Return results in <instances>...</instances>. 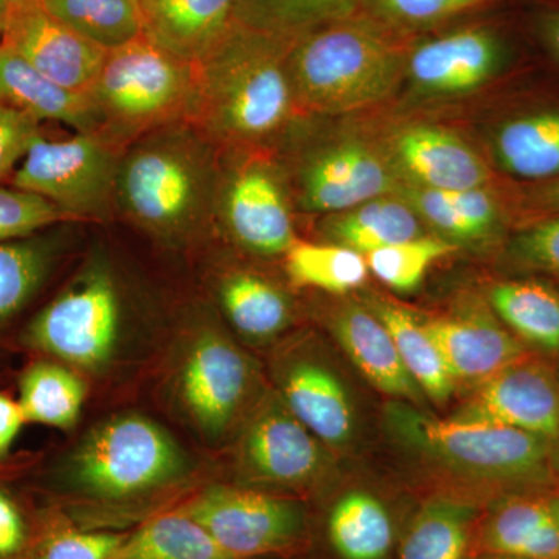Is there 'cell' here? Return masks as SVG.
Masks as SVG:
<instances>
[{"mask_svg":"<svg viewBox=\"0 0 559 559\" xmlns=\"http://www.w3.org/2000/svg\"><path fill=\"white\" fill-rule=\"evenodd\" d=\"M297 38L235 22L197 68L187 123L218 148H246L288 127L299 112L288 57Z\"/></svg>","mask_w":559,"mask_h":559,"instance_id":"obj_1","label":"cell"},{"mask_svg":"<svg viewBox=\"0 0 559 559\" xmlns=\"http://www.w3.org/2000/svg\"><path fill=\"white\" fill-rule=\"evenodd\" d=\"M412 40L362 13L305 33L288 57L297 109L340 116L384 102L406 76Z\"/></svg>","mask_w":559,"mask_h":559,"instance_id":"obj_2","label":"cell"},{"mask_svg":"<svg viewBox=\"0 0 559 559\" xmlns=\"http://www.w3.org/2000/svg\"><path fill=\"white\" fill-rule=\"evenodd\" d=\"M187 121L132 142L120 156L117 210L142 229L179 237L215 212L219 167L215 150Z\"/></svg>","mask_w":559,"mask_h":559,"instance_id":"obj_3","label":"cell"},{"mask_svg":"<svg viewBox=\"0 0 559 559\" xmlns=\"http://www.w3.org/2000/svg\"><path fill=\"white\" fill-rule=\"evenodd\" d=\"M197 68L145 35L108 51L90 91L98 135L124 150L150 132L189 121Z\"/></svg>","mask_w":559,"mask_h":559,"instance_id":"obj_4","label":"cell"},{"mask_svg":"<svg viewBox=\"0 0 559 559\" xmlns=\"http://www.w3.org/2000/svg\"><path fill=\"white\" fill-rule=\"evenodd\" d=\"M390 428L407 447L443 468L489 484L525 485L546 479L550 441L488 421L437 418L406 403L388 407Z\"/></svg>","mask_w":559,"mask_h":559,"instance_id":"obj_5","label":"cell"},{"mask_svg":"<svg viewBox=\"0 0 559 559\" xmlns=\"http://www.w3.org/2000/svg\"><path fill=\"white\" fill-rule=\"evenodd\" d=\"M123 150L98 134L62 140L38 135L11 183L31 191L75 221L108 219L117 210V171Z\"/></svg>","mask_w":559,"mask_h":559,"instance_id":"obj_6","label":"cell"},{"mask_svg":"<svg viewBox=\"0 0 559 559\" xmlns=\"http://www.w3.org/2000/svg\"><path fill=\"white\" fill-rule=\"evenodd\" d=\"M182 468L175 441L142 417L106 423L86 440L75 457V477L87 491L124 498L171 480Z\"/></svg>","mask_w":559,"mask_h":559,"instance_id":"obj_7","label":"cell"},{"mask_svg":"<svg viewBox=\"0 0 559 559\" xmlns=\"http://www.w3.org/2000/svg\"><path fill=\"white\" fill-rule=\"evenodd\" d=\"M432 33L412 40L406 76L419 94L433 97L479 90L510 64L516 49L506 27L487 21Z\"/></svg>","mask_w":559,"mask_h":559,"instance_id":"obj_8","label":"cell"},{"mask_svg":"<svg viewBox=\"0 0 559 559\" xmlns=\"http://www.w3.org/2000/svg\"><path fill=\"white\" fill-rule=\"evenodd\" d=\"M120 301L108 272L92 271L35 319L33 344L81 367H97L119 337Z\"/></svg>","mask_w":559,"mask_h":559,"instance_id":"obj_9","label":"cell"},{"mask_svg":"<svg viewBox=\"0 0 559 559\" xmlns=\"http://www.w3.org/2000/svg\"><path fill=\"white\" fill-rule=\"evenodd\" d=\"M218 173L215 212L241 248L280 255L297 241L286 187L277 168L260 157H241Z\"/></svg>","mask_w":559,"mask_h":559,"instance_id":"obj_10","label":"cell"},{"mask_svg":"<svg viewBox=\"0 0 559 559\" xmlns=\"http://www.w3.org/2000/svg\"><path fill=\"white\" fill-rule=\"evenodd\" d=\"M401 187L389 157L358 140L312 151L297 173V198L305 212H347L364 202L399 194Z\"/></svg>","mask_w":559,"mask_h":559,"instance_id":"obj_11","label":"cell"},{"mask_svg":"<svg viewBox=\"0 0 559 559\" xmlns=\"http://www.w3.org/2000/svg\"><path fill=\"white\" fill-rule=\"evenodd\" d=\"M187 514L235 559L282 549L301 528V513L294 503L245 489H210Z\"/></svg>","mask_w":559,"mask_h":559,"instance_id":"obj_12","label":"cell"},{"mask_svg":"<svg viewBox=\"0 0 559 559\" xmlns=\"http://www.w3.org/2000/svg\"><path fill=\"white\" fill-rule=\"evenodd\" d=\"M455 418L496 423L558 443L559 381L527 358L480 382Z\"/></svg>","mask_w":559,"mask_h":559,"instance_id":"obj_13","label":"cell"},{"mask_svg":"<svg viewBox=\"0 0 559 559\" xmlns=\"http://www.w3.org/2000/svg\"><path fill=\"white\" fill-rule=\"evenodd\" d=\"M0 44L47 79L81 94H90L108 57V51L51 17L38 3L10 22Z\"/></svg>","mask_w":559,"mask_h":559,"instance_id":"obj_14","label":"cell"},{"mask_svg":"<svg viewBox=\"0 0 559 559\" xmlns=\"http://www.w3.org/2000/svg\"><path fill=\"white\" fill-rule=\"evenodd\" d=\"M388 157L411 186L440 191L487 187L491 171L468 143L437 124H409L393 132Z\"/></svg>","mask_w":559,"mask_h":559,"instance_id":"obj_15","label":"cell"},{"mask_svg":"<svg viewBox=\"0 0 559 559\" xmlns=\"http://www.w3.org/2000/svg\"><path fill=\"white\" fill-rule=\"evenodd\" d=\"M249 384L245 356L230 342L205 334L187 356L180 390L201 428L219 433L240 407Z\"/></svg>","mask_w":559,"mask_h":559,"instance_id":"obj_16","label":"cell"},{"mask_svg":"<svg viewBox=\"0 0 559 559\" xmlns=\"http://www.w3.org/2000/svg\"><path fill=\"white\" fill-rule=\"evenodd\" d=\"M455 382L487 381L527 358L524 344L500 320L484 311L425 320Z\"/></svg>","mask_w":559,"mask_h":559,"instance_id":"obj_17","label":"cell"},{"mask_svg":"<svg viewBox=\"0 0 559 559\" xmlns=\"http://www.w3.org/2000/svg\"><path fill=\"white\" fill-rule=\"evenodd\" d=\"M143 35L198 64L235 24L237 0H139Z\"/></svg>","mask_w":559,"mask_h":559,"instance_id":"obj_18","label":"cell"},{"mask_svg":"<svg viewBox=\"0 0 559 559\" xmlns=\"http://www.w3.org/2000/svg\"><path fill=\"white\" fill-rule=\"evenodd\" d=\"M246 463L260 479L280 485L311 480L322 465L319 440L288 409L270 406L246 432Z\"/></svg>","mask_w":559,"mask_h":559,"instance_id":"obj_19","label":"cell"},{"mask_svg":"<svg viewBox=\"0 0 559 559\" xmlns=\"http://www.w3.org/2000/svg\"><path fill=\"white\" fill-rule=\"evenodd\" d=\"M331 326L341 347L371 385L393 399L415 404L425 396L407 373L388 326L370 308L344 305Z\"/></svg>","mask_w":559,"mask_h":559,"instance_id":"obj_20","label":"cell"},{"mask_svg":"<svg viewBox=\"0 0 559 559\" xmlns=\"http://www.w3.org/2000/svg\"><path fill=\"white\" fill-rule=\"evenodd\" d=\"M286 409L316 439L331 447L348 443L355 433V407L344 382L329 367L304 360L283 380Z\"/></svg>","mask_w":559,"mask_h":559,"instance_id":"obj_21","label":"cell"},{"mask_svg":"<svg viewBox=\"0 0 559 559\" xmlns=\"http://www.w3.org/2000/svg\"><path fill=\"white\" fill-rule=\"evenodd\" d=\"M0 103L36 120H53L83 134H98L90 95L55 83L0 44Z\"/></svg>","mask_w":559,"mask_h":559,"instance_id":"obj_22","label":"cell"},{"mask_svg":"<svg viewBox=\"0 0 559 559\" xmlns=\"http://www.w3.org/2000/svg\"><path fill=\"white\" fill-rule=\"evenodd\" d=\"M488 554L521 559H559V496H518L500 503L485 522Z\"/></svg>","mask_w":559,"mask_h":559,"instance_id":"obj_23","label":"cell"},{"mask_svg":"<svg viewBox=\"0 0 559 559\" xmlns=\"http://www.w3.org/2000/svg\"><path fill=\"white\" fill-rule=\"evenodd\" d=\"M492 154L514 178L547 182L559 178V109L524 114L500 124Z\"/></svg>","mask_w":559,"mask_h":559,"instance_id":"obj_24","label":"cell"},{"mask_svg":"<svg viewBox=\"0 0 559 559\" xmlns=\"http://www.w3.org/2000/svg\"><path fill=\"white\" fill-rule=\"evenodd\" d=\"M325 235L336 245L362 253L423 237L421 219L396 194L364 202L325 221Z\"/></svg>","mask_w":559,"mask_h":559,"instance_id":"obj_25","label":"cell"},{"mask_svg":"<svg viewBox=\"0 0 559 559\" xmlns=\"http://www.w3.org/2000/svg\"><path fill=\"white\" fill-rule=\"evenodd\" d=\"M369 308L388 326L407 373L423 395L436 404L450 401L457 382L452 378L425 322L415 318L406 308L377 297L369 301Z\"/></svg>","mask_w":559,"mask_h":559,"instance_id":"obj_26","label":"cell"},{"mask_svg":"<svg viewBox=\"0 0 559 559\" xmlns=\"http://www.w3.org/2000/svg\"><path fill=\"white\" fill-rule=\"evenodd\" d=\"M489 305L522 344L559 353V294L533 280L496 283Z\"/></svg>","mask_w":559,"mask_h":559,"instance_id":"obj_27","label":"cell"},{"mask_svg":"<svg viewBox=\"0 0 559 559\" xmlns=\"http://www.w3.org/2000/svg\"><path fill=\"white\" fill-rule=\"evenodd\" d=\"M330 540L344 559H384L393 546L388 509L369 492L342 496L331 510Z\"/></svg>","mask_w":559,"mask_h":559,"instance_id":"obj_28","label":"cell"},{"mask_svg":"<svg viewBox=\"0 0 559 559\" xmlns=\"http://www.w3.org/2000/svg\"><path fill=\"white\" fill-rule=\"evenodd\" d=\"M366 0H237L235 22L252 31L299 38L362 11Z\"/></svg>","mask_w":559,"mask_h":559,"instance_id":"obj_29","label":"cell"},{"mask_svg":"<svg viewBox=\"0 0 559 559\" xmlns=\"http://www.w3.org/2000/svg\"><path fill=\"white\" fill-rule=\"evenodd\" d=\"M40 9L106 51L143 35L135 0H38Z\"/></svg>","mask_w":559,"mask_h":559,"instance_id":"obj_30","label":"cell"},{"mask_svg":"<svg viewBox=\"0 0 559 559\" xmlns=\"http://www.w3.org/2000/svg\"><path fill=\"white\" fill-rule=\"evenodd\" d=\"M476 510L450 498L433 499L418 511L401 544V559H463Z\"/></svg>","mask_w":559,"mask_h":559,"instance_id":"obj_31","label":"cell"},{"mask_svg":"<svg viewBox=\"0 0 559 559\" xmlns=\"http://www.w3.org/2000/svg\"><path fill=\"white\" fill-rule=\"evenodd\" d=\"M507 2L511 0H366L360 13L404 38L415 39Z\"/></svg>","mask_w":559,"mask_h":559,"instance_id":"obj_32","label":"cell"},{"mask_svg":"<svg viewBox=\"0 0 559 559\" xmlns=\"http://www.w3.org/2000/svg\"><path fill=\"white\" fill-rule=\"evenodd\" d=\"M86 389L72 371L57 364H36L21 381L20 403L25 421L68 429L83 409Z\"/></svg>","mask_w":559,"mask_h":559,"instance_id":"obj_33","label":"cell"},{"mask_svg":"<svg viewBox=\"0 0 559 559\" xmlns=\"http://www.w3.org/2000/svg\"><path fill=\"white\" fill-rule=\"evenodd\" d=\"M221 301L235 329L255 340L274 336L288 325L285 294L259 275L238 272L221 286Z\"/></svg>","mask_w":559,"mask_h":559,"instance_id":"obj_34","label":"cell"},{"mask_svg":"<svg viewBox=\"0 0 559 559\" xmlns=\"http://www.w3.org/2000/svg\"><path fill=\"white\" fill-rule=\"evenodd\" d=\"M286 271L297 286L347 294L360 288L369 277L366 257L336 245H318L297 240L288 249Z\"/></svg>","mask_w":559,"mask_h":559,"instance_id":"obj_35","label":"cell"},{"mask_svg":"<svg viewBox=\"0 0 559 559\" xmlns=\"http://www.w3.org/2000/svg\"><path fill=\"white\" fill-rule=\"evenodd\" d=\"M114 559H235L189 514L151 521L121 544Z\"/></svg>","mask_w":559,"mask_h":559,"instance_id":"obj_36","label":"cell"},{"mask_svg":"<svg viewBox=\"0 0 559 559\" xmlns=\"http://www.w3.org/2000/svg\"><path fill=\"white\" fill-rule=\"evenodd\" d=\"M457 249L444 238L418 237L367 253V266L396 293L417 289L433 263Z\"/></svg>","mask_w":559,"mask_h":559,"instance_id":"obj_37","label":"cell"},{"mask_svg":"<svg viewBox=\"0 0 559 559\" xmlns=\"http://www.w3.org/2000/svg\"><path fill=\"white\" fill-rule=\"evenodd\" d=\"M47 270L46 249L38 242H0V320L24 307Z\"/></svg>","mask_w":559,"mask_h":559,"instance_id":"obj_38","label":"cell"},{"mask_svg":"<svg viewBox=\"0 0 559 559\" xmlns=\"http://www.w3.org/2000/svg\"><path fill=\"white\" fill-rule=\"evenodd\" d=\"M75 221L31 191L0 187V242L16 241L51 224Z\"/></svg>","mask_w":559,"mask_h":559,"instance_id":"obj_39","label":"cell"},{"mask_svg":"<svg viewBox=\"0 0 559 559\" xmlns=\"http://www.w3.org/2000/svg\"><path fill=\"white\" fill-rule=\"evenodd\" d=\"M511 255L530 270L559 275V215L522 230L511 245Z\"/></svg>","mask_w":559,"mask_h":559,"instance_id":"obj_40","label":"cell"},{"mask_svg":"<svg viewBox=\"0 0 559 559\" xmlns=\"http://www.w3.org/2000/svg\"><path fill=\"white\" fill-rule=\"evenodd\" d=\"M123 543L110 533L58 532L40 544L36 559H114Z\"/></svg>","mask_w":559,"mask_h":559,"instance_id":"obj_41","label":"cell"},{"mask_svg":"<svg viewBox=\"0 0 559 559\" xmlns=\"http://www.w3.org/2000/svg\"><path fill=\"white\" fill-rule=\"evenodd\" d=\"M39 134V120L0 103V182L21 164Z\"/></svg>","mask_w":559,"mask_h":559,"instance_id":"obj_42","label":"cell"},{"mask_svg":"<svg viewBox=\"0 0 559 559\" xmlns=\"http://www.w3.org/2000/svg\"><path fill=\"white\" fill-rule=\"evenodd\" d=\"M455 209L468 224L474 241H487L498 234L500 209L498 201L485 187L480 189L448 191Z\"/></svg>","mask_w":559,"mask_h":559,"instance_id":"obj_43","label":"cell"},{"mask_svg":"<svg viewBox=\"0 0 559 559\" xmlns=\"http://www.w3.org/2000/svg\"><path fill=\"white\" fill-rule=\"evenodd\" d=\"M524 24L540 49L559 64V0H535Z\"/></svg>","mask_w":559,"mask_h":559,"instance_id":"obj_44","label":"cell"},{"mask_svg":"<svg viewBox=\"0 0 559 559\" xmlns=\"http://www.w3.org/2000/svg\"><path fill=\"white\" fill-rule=\"evenodd\" d=\"M27 533L16 503L0 491V559L20 555L25 546Z\"/></svg>","mask_w":559,"mask_h":559,"instance_id":"obj_45","label":"cell"},{"mask_svg":"<svg viewBox=\"0 0 559 559\" xmlns=\"http://www.w3.org/2000/svg\"><path fill=\"white\" fill-rule=\"evenodd\" d=\"M24 423L20 403L0 393V455L9 452Z\"/></svg>","mask_w":559,"mask_h":559,"instance_id":"obj_46","label":"cell"},{"mask_svg":"<svg viewBox=\"0 0 559 559\" xmlns=\"http://www.w3.org/2000/svg\"><path fill=\"white\" fill-rule=\"evenodd\" d=\"M532 201L536 207L550 215H559V178L540 182L532 191Z\"/></svg>","mask_w":559,"mask_h":559,"instance_id":"obj_47","label":"cell"},{"mask_svg":"<svg viewBox=\"0 0 559 559\" xmlns=\"http://www.w3.org/2000/svg\"><path fill=\"white\" fill-rule=\"evenodd\" d=\"M38 0H0V38L9 27L10 22L21 14L22 11L36 5Z\"/></svg>","mask_w":559,"mask_h":559,"instance_id":"obj_48","label":"cell"},{"mask_svg":"<svg viewBox=\"0 0 559 559\" xmlns=\"http://www.w3.org/2000/svg\"><path fill=\"white\" fill-rule=\"evenodd\" d=\"M484 559H521L516 557H509V555H495V554H488L487 558Z\"/></svg>","mask_w":559,"mask_h":559,"instance_id":"obj_49","label":"cell"},{"mask_svg":"<svg viewBox=\"0 0 559 559\" xmlns=\"http://www.w3.org/2000/svg\"><path fill=\"white\" fill-rule=\"evenodd\" d=\"M551 460H555V463H557L559 468V455L551 454Z\"/></svg>","mask_w":559,"mask_h":559,"instance_id":"obj_50","label":"cell"},{"mask_svg":"<svg viewBox=\"0 0 559 559\" xmlns=\"http://www.w3.org/2000/svg\"><path fill=\"white\" fill-rule=\"evenodd\" d=\"M557 378H558V381H559V373H558V377H557Z\"/></svg>","mask_w":559,"mask_h":559,"instance_id":"obj_51","label":"cell"},{"mask_svg":"<svg viewBox=\"0 0 559 559\" xmlns=\"http://www.w3.org/2000/svg\"><path fill=\"white\" fill-rule=\"evenodd\" d=\"M135 2H138V3H139V0H135Z\"/></svg>","mask_w":559,"mask_h":559,"instance_id":"obj_52","label":"cell"}]
</instances>
